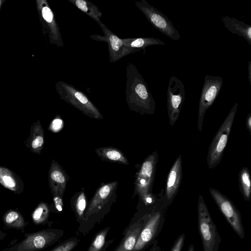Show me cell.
I'll list each match as a JSON object with an SVG mask.
<instances>
[{"label":"cell","mask_w":251,"mask_h":251,"mask_svg":"<svg viewBox=\"0 0 251 251\" xmlns=\"http://www.w3.org/2000/svg\"><path fill=\"white\" fill-rule=\"evenodd\" d=\"M126 99L130 110L141 115H153L155 102L148 85L137 67L129 63L126 67Z\"/></svg>","instance_id":"cell-1"},{"label":"cell","mask_w":251,"mask_h":251,"mask_svg":"<svg viewBox=\"0 0 251 251\" xmlns=\"http://www.w3.org/2000/svg\"><path fill=\"white\" fill-rule=\"evenodd\" d=\"M118 185L117 181L100 184L88 203L84 222L77 232L86 235L103 220L116 201Z\"/></svg>","instance_id":"cell-2"},{"label":"cell","mask_w":251,"mask_h":251,"mask_svg":"<svg viewBox=\"0 0 251 251\" xmlns=\"http://www.w3.org/2000/svg\"><path fill=\"white\" fill-rule=\"evenodd\" d=\"M197 214L198 230L203 251H219L221 238L203 198L200 194L198 197Z\"/></svg>","instance_id":"cell-3"},{"label":"cell","mask_w":251,"mask_h":251,"mask_svg":"<svg viewBox=\"0 0 251 251\" xmlns=\"http://www.w3.org/2000/svg\"><path fill=\"white\" fill-rule=\"evenodd\" d=\"M55 87L61 100L79 110L84 115L94 119H103L99 110L85 94L74 86L59 81L56 82Z\"/></svg>","instance_id":"cell-4"},{"label":"cell","mask_w":251,"mask_h":251,"mask_svg":"<svg viewBox=\"0 0 251 251\" xmlns=\"http://www.w3.org/2000/svg\"><path fill=\"white\" fill-rule=\"evenodd\" d=\"M161 202L151 212L142 217L144 225L132 251H145L157 239L165 222V209Z\"/></svg>","instance_id":"cell-5"},{"label":"cell","mask_w":251,"mask_h":251,"mask_svg":"<svg viewBox=\"0 0 251 251\" xmlns=\"http://www.w3.org/2000/svg\"><path fill=\"white\" fill-rule=\"evenodd\" d=\"M238 105V103H236L233 106L211 143L207 157V167L209 169L216 167L221 161L227 143Z\"/></svg>","instance_id":"cell-6"},{"label":"cell","mask_w":251,"mask_h":251,"mask_svg":"<svg viewBox=\"0 0 251 251\" xmlns=\"http://www.w3.org/2000/svg\"><path fill=\"white\" fill-rule=\"evenodd\" d=\"M158 155L157 151L149 155L141 164L136 173L133 197L142 198L152 193Z\"/></svg>","instance_id":"cell-7"},{"label":"cell","mask_w":251,"mask_h":251,"mask_svg":"<svg viewBox=\"0 0 251 251\" xmlns=\"http://www.w3.org/2000/svg\"><path fill=\"white\" fill-rule=\"evenodd\" d=\"M134 4L154 27L172 40L176 41L180 39V35L178 30L160 11L145 0L135 1Z\"/></svg>","instance_id":"cell-8"},{"label":"cell","mask_w":251,"mask_h":251,"mask_svg":"<svg viewBox=\"0 0 251 251\" xmlns=\"http://www.w3.org/2000/svg\"><path fill=\"white\" fill-rule=\"evenodd\" d=\"M209 192L219 209L241 239L245 238L241 215L233 202L217 189L210 188Z\"/></svg>","instance_id":"cell-9"},{"label":"cell","mask_w":251,"mask_h":251,"mask_svg":"<svg viewBox=\"0 0 251 251\" xmlns=\"http://www.w3.org/2000/svg\"><path fill=\"white\" fill-rule=\"evenodd\" d=\"M223 84L219 76L206 75L201 92L198 111V129L201 131L204 117L219 94Z\"/></svg>","instance_id":"cell-10"},{"label":"cell","mask_w":251,"mask_h":251,"mask_svg":"<svg viewBox=\"0 0 251 251\" xmlns=\"http://www.w3.org/2000/svg\"><path fill=\"white\" fill-rule=\"evenodd\" d=\"M62 229L50 228L34 233L18 246V251H38L54 244L64 235Z\"/></svg>","instance_id":"cell-11"},{"label":"cell","mask_w":251,"mask_h":251,"mask_svg":"<svg viewBox=\"0 0 251 251\" xmlns=\"http://www.w3.org/2000/svg\"><path fill=\"white\" fill-rule=\"evenodd\" d=\"M167 112L169 124L173 126L177 120L185 99L184 85L175 76H171L167 89Z\"/></svg>","instance_id":"cell-12"},{"label":"cell","mask_w":251,"mask_h":251,"mask_svg":"<svg viewBox=\"0 0 251 251\" xmlns=\"http://www.w3.org/2000/svg\"><path fill=\"white\" fill-rule=\"evenodd\" d=\"M98 24L103 33V35L93 34L90 36V38L95 41L107 43L109 61L111 63L116 62L126 55L134 53L133 50L124 45L123 39L113 33L105 25L101 22Z\"/></svg>","instance_id":"cell-13"},{"label":"cell","mask_w":251,"mask_h":251,"mask_svg":"<svg viewBox=\"0 0 251 251\" xmlns=\"http://www.w3.org/2000/svg\"><path fill=\"white\" fill-rule=\"evenodd\" d=\"M182 177V158L179 155L168 173L164 193L161 198V205L164 209L172 203L177 194Z\"/></svg>","instance_id":"cell-14"},{"label":"cell","mask_w":251,"mask_h":251,"mask_svg":"<svg viewBox=\"0 0 251 251\" xmlns=\"http://www.w3.org/2000/svg\"><path fill=\"white\" fill-rule=\"evenodd\" d=\"M38 7L46 31L49 34L50 42L59 47H64V42L60 27L48 2L38 1Z\"/></svg>","instance_id":"cell-15"},{"label":"cell","mask_w":251,"mask_h":251,"mask_svg":"<svg viewBox=\"0 0 251 251\" xmlns=\"http://www.w3.org/2000/svg\"><path fill=\"white\" fill-rule=\"evenodd\" d=\"M69 178L63 167L57 161L52 159L49 171L48 179L53 197L63 198Z\"/></svg>","instance_id":"cell-16"},{"label":"cell","mask_w":251,"mask_h":251,"mask_svg":"<svg viewBox=\"0 0 251 251\" xmlns=\"http://www.w3.org/2000/svg\"><path fill=\"white\" fill-rule=\"evenodd\" d=\"M143 217L139 220L129 224L123 231V237L118 247L124 251H132L140 236L144 225Z\"/></svg>","instance_id":"cell-17"},{"label":"cell","mask_w":251,"mask_h":251,"mask_svg":"<svg viewBox=\"0 0 251 251\" xmlns=\"http://www.w3.org/2000/svg\"><path fill=\"white\" fill-rule=\"evenodd\" d=\"M225 27L231 33L244 38L251 45V26L236 18L227 16L221 19Z\"/></svg>","instance_id":"cell-18"},{"label":"cell","mask_w":251,"mask_h":251,"mask_svg":"<svg viewBox=\"0 0 251 251\" xmlns=\"http://www.w3.org/2000/svg\"><path fill=\"white\" fill-rule=\"evenodd\" d=\"M0 183L5 188L20 194L24 190V184L20 177L13 171L0 166Z\"/></svg>","instance_id":"cell-19"},{"label":"cell","mask_w":251,"mask_h":251,"mask_svg":"<svg viewBox=\"0 0 251 251\" xmlns=\"http://www.w3.org/2000/svg\"><path fill=\"white\" fill-rule=\"evenodd\" d=\"M88 203L86 195L83 190L75 193L71 199V209L76 222L79 224L78 227L81 226L84 222Z\"/></svg>","instance_id":"cell-20"},{"label":"cell","mask_w":251,"mask_h":251,"mask_svg":"<svg viewBox=\"0 0 251 251\" xmlns=\"http://www.w3.org/2000/svg\"><path fill=\"white\" fill-rule=\"evenodd\" d=\"M98 156L102 161L127 165L128 161L122 151L113 147H99L95 150Z\"/></svg>","instance_id":"cell-21"},{"label":"cell","mask_w":251,"mask_h":251,"mask_svg":"<svg viewBox=\"0 0 251 251\" xmlns=\"http://www.w3.org/2000/svg\"><path fill=\"white\" fill-rule=\"evenodd\" d=\"M28 141V147L31 151L40 154L44 144V131L39 121L31 126Z\"/></svg>","instance_id":"cell-22"},{"label":"cell","mask_w":251,"mask_h":251,"mask_svg":"<svg viewBox=\"0 0 251 251\" xmlns=\"http://www.w3.org/2000/svg\"><path fill=\"white\" fill-rule=\"evenodd\" d=\"M124 45L131 49L134 52L141 50L145 51L147 47L152 45H165L161 40L154 37H140L124 38Z\"/></svg>","instance_id":"cell-23"},{"label":"cell","mask_w":251,"mask_h":251,"mask_svg":"<svg viewBox=\"0 0 251 251\" xmlns=\"http://www.w3.org/2000/svg\"><path fill=\"white\" fill-rule=\"evenodd\" d=\"M110 226H106L99 231L94 236L87 251H106L114 239H107Z\"/></svg>","instance_id":"cell-24"},{"label":"cell","mask_w":251,"mask_h":251,"mask_svg":"<svg viewBox=\"0 0 251 251\" xmlns=\"http://www.w3.org/2000/svg\"><path fill=\"white\" fill-rule=\"evenodd\" d=\"M78 9L94 20L98 24L101 22L102 13L98 7L89 0H68Z\"/></svg>","instance_id":"cell-25"},{"label":"cell","mask_w":251,"mask_h":251,"mask_svg":"<svg viewBox=\"0 0 251 251\" xmlns=\"http://www.w3.org/2000/svg\"><path fill=\"white\" fill-rule=\"evenodd\" d=\"M240 191L244 200L250 201L251 198V180L249 169L244 167L240 170L238 175Z\"/></svg>","instance_id":"cell-26"},{"label":"cell","mask_w":251,"mask_h":251,"mask_svg":"<svg viewBox=\"0 0 251 251\" xmlns=\"http://www.w3.org/2000/svg\"><path fill=\"white\" fill-rule=\"evenodd\" d=\"M49 214L50 210L48 205L45 202H41L33 213V220L36 224L45 223L48 220Z\"/></svg>","instance_id":"cell-27"},{"label":"cell","mask_w":251,"mask_h":251,"mask_svg":"<svg viewBox=\"0 0 251 251\" xmlns=\"http://www.w3.org/2000/svg\"><path fill=\"white\" fill-rule=\"evenodd\" d=\"M4 223L8 226L13 227H22L24 224V219L17 212L11 210L4 216Z\"/></svg>","instance_id":"cell-28"},{"label":"cell","mask_w":251,"mask_h":251,"mask_svg":"<svg viewBox=\"0 0 251 251\" xmlns=\"http://www.w3.org/2000/svg\"><path fill=\"white\" fill-rule=\"evenodd\" d=\"M79 241L77 237H70L61 242L50 251H73Z\"/></svg>","instance_id":"cell-29"},{"label":"cell","mask_w":251,"mask_h":251,"mask_svg":"<svg viewBox=\"0 0 251 251\" xmlns=\"http://www.w3.org/2000/svg\"><path fill=\"white\" fill-rule=\"evenodd\" d=\"M185 239V234H180L174 242L170 251H181L184 244Z\"/></svg>","instance_id":"cell-30"},{"label":"cell","mask_w":251,"mask_h":251,"mask_svg":"<svg viewBox=\"0 0 251 251\" xmlns=\"http://www.w3.org/2000/svg\"><path fill=\"white\" fill-rule=\"evenodd\" d=\"M53 200L54 207L57 211L59 212L62 211L64 207L63 198L58 196H55L53 197Z\"/></svg>","instance_id":"cell-31"},{"label":"cell","mask_w":251,"mask_h":251,"mask_svg":"<svg viewBox=\"0 0 251 251\" xmlns=\"http://www.w3.org/2000/svg\"><path fill=\"white\" fill-rule=\"evenodd\" d=\"M246 126L250 134H251V113L250 112L246 118Z\"/></svg>","instance_id":"cell-32"},{"label":"cell","mask_w":251,"mask_h":251,"mask_svg":"<svg viewBox=\"0 0 251 251\" xmlns=\"http://www.w3.org/2000/svg\"><path fill=\"white\" fill-rule=\"evenodd\" d=\"M149 251H162L160 247L158 245L157 239L154 241Z\"/></svg>","instance_id":"cell-33"},{"label":"cell","mask_w":251,"mask_h":251,"mask_svg":"<svg viewBox=\"0 0 251 251\" xmlns=\"http://www.w3.org/2000/svg\"><path fill=\"white\" fill-rule=\"evenodd\" d=\"M248 79L250 85H251V61H249L248 65Z\"/></svg>","instance_id":"cell-34"},{"label":"cell","mask_w":251,"mask_h":251,"mask_svg":"<svg viewBox=\"0 0 251 251\" xmlns=\"http://www.w3.org/2000/svg\"><path fill=\"white\" fill-rule=\"evenodd\" d=\"M187 251H195L194 246L193 244L189 245Z\"/></svg>","instance_id":"cell-35"},{"label":"cell","mask_w":251,"mask_h":251,"mask_svg":"<svg viewBox=\"0 0 251 251\" xmlns=\"http://www.w3.org/2000/svg\"><path fill=\"white\" fill-rule=\"evenodd\" d=\"M113 251H124L117 246Z\"/></svg>","instance_id":"cell-36"}]
</instances>
